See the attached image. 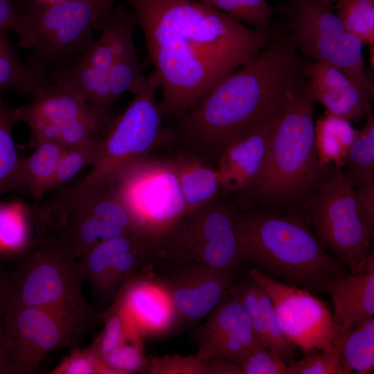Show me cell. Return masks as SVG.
Wrapping results in <instances>:
<instances>
[{
	"mask_svg": "<svg viewBox=\"0 0 374 374\" xmlns=\"http://www.w3.org/2000/svg\"><path fill=\"white\" fill-rule=\"evenodd\" d=\"M161 91L163 118H179L258 53L276 29L250 28L193 0H126Z\"/></svg>",
	"mask_w": 374,
	"mask_h": 374,
	"instance_id": "cell-1",
	"label": "cell"
},
{
	"mask_svg": "<svg viewBox=\"0 0 374 374\" xmlns=\"http://www.w3.org/2000/svg\"><path fill=\"white\" fill-rule=\"evenodd\" d=\"M305 62L281 24L258 53L177 118L173 139L216 164L231 139L281 110L302 87Z\"/></svg>",
	"mask_w": 374,
	"mask_h": 374,
	"instance_id": "cell-2",
	"label": "cell"
},
{
	"mask_svg": "<svg viewBox=\"0 0 374 374\" xmlns=\"http://www.w3.org/2000/svg\"><path fill=\"white\" fill-rule=\"evenodd\" d=\"M314 104L307 79L283 109L262 168L242 191L246 205L241 208L302 214L308 211L319 189L333 173L318 159Z\"/></svg>",
	"mask_w": 374,
	"mask_h": 374,
	"instance_id": "cell-3",
	"label": "cell"
},
{
	"mask_svg": "<svg viewBox=\"0 0 374 374\" xmlns=\"http://www.w3.org/2000/svg\"><path fill=\"white\" fill-rule=\"evenodd\" d=\"M304 215L235 207V233L244 263L272 278L321 292L327 280L346 269L323 247Z\"/></svg>",
	"mask_w": 374,
	"mask_h": 374,
	"instance_id": "cell-4",
	"label": "cell"
},
{
	"mask_svg": "<svg viewBox=\"0 0 374 374\" xmlns=\"http://www.w3.org/2000/svg\"><path fill=\"white\" fill-rule=\"evenodd\" d=\"M158 88L159 80L152 71L107 135L98 140V153L89 172L64 194L60 202L72 204L108 188L132 163L150 156L161 144L171 142L172 131L162 125Z\"/></svg>",
	"mask_w": 374,
	"mask_h": 374,
	"instance_id": "cell-5",
	"label": "cell"
},
{
	"mask_svg": "<svg viewBox=\"0 0 374 374\" xmlns=\"http://www.w3.org/2000/svg\"><path fill=\"white\" fill-rule=\"evenodd\" d=\"M103 315L87 301L7 311L3 332L10 374L35 373L50 353L78 348Z\"/></svg>",
	"mask_w": 374,
	"mask_h": 374,
	"instance_id": "cell-6",
	"label": "cell"
},
{
	"mask_svg": "<svg viewBox=\"0 0 374 374\" xmlns=\"http://www.w3.org/2000/svg\"><path fill=\"white\" fill-rule=\"evenodd\" d=\"M274 9L299 53L335 66L373 97V86L363 60V44L346 30L332 6L320 0H287Z\"/></svg>",
	"mask_w": 374,
	"mask_h": 374,
	"instance_id": "cell-7",
	"label": "cell"
},
{
	"mask_svg": "<svg viewBox=\"0 0 374 374\" xmlns=\"http://www.w3.org/2000/svg\"><path fill=\"white\" fill-rule=\"evenodd\" d=\"M116 0H65L47 6H33V41L29 64L49 74L82 56L94 42Z\"/></svg>",
	"mask_w": 374,
	"mask_h": 374,
	"instance_id": "cell-8",
	"label": "cell"
},
{
	"mask_svg": "<svg viewBox=\"0 0 374 374\" xmlns=\"http://www.w3.org/2000/svg\"><path fill=\"white\" fill-rule=\"evenodd\" d=\"M109 187L129 213L136 232L158 245L186 214L171 159H139Z\"/></svg>",
	"mask_w": 374,
	"mask_h": 374,
	"instance_id": "cell-9",
	"label": "cell"
},
{
	"mask_svg": "<svg viewBox=\"0 0 374 374\" xmlns=\"http://www.w3.org/2000/svg\"><path fill=\"white\" fill-rule=\"evenodd\" d=\"M235 210L217 197L186 213L159 244L156 260L238 272L244 262L235 229Z\"/></svg>",
	"mask_w": 374,
	"mask_h": 374,
	"instance_id": "cell-10",
	"label": "cell"
},
{
	"mask_svg": "<svg viewBox=\"0 0 374 374\" xmlns=\"http://www.w3.org/2000/svg\"><path fill=\"white\" fill-rule=\"evenodd\" d=\"M15 259L7 311L87 301L78 258L54 238L38 235Z\"/></svg>",
	"mask_w": 374,
	"mask_h": 374,
	"instance_id": "cell-11",
	"label": "cell"
},
{
	"mask_svg": "<svg viewBox=\"0 0 374 374\" xmlns=\"http://www.w3.org/2000/svg\"><path fill=\"white\" fill-rule=\"evenodd\" d=\"M355 192L343 168L334 166L308 211L321 244L351 273L365 270L374 235L357 211Z\"/></svg>",
	"mask_w": 374,
	"mask_h": 374,
	"instance_id": "cell-12",
	"label": "cell"
},
{
	"mask_svg": "<svg viewBox=\"0 0 374 374\" xmlns=\"http://www.w3.org/2000/svg\"><path fill=\"white\" fill-rule=\"evenodd\" d=\"M249 278L269 296L284 337L304 354L330 351L341 332L325 302L307 289L272 278L251 267Z\"/></svg>",
	"mask_w": 374,
	"mask_h": 374,
	"instance_id": "cell-13",
	"label": "cell"
},
{
	"mask_svg": "<svg viewBox=\"0 0 374 374\" xmlns=\"http://www.w3.org/2000/svg\"><path fill=\"white\" fill-rule=\"evenodd\" d=\"M159 278L170 294L179 318V330L206 317L236 280L237 271L216 269L194 262L171 263Z\"/></svg>",
	"mask_w": 374,
	"mask_h": 374,
	"instance_id": "cell-14",
	"label": "cell"
},
{
	"mask_svg": "<svg viewBox=\"0 0 374 374\" xmlns=\"http://www.w3.org/2000/svg\"><path fill=\"white\" fill-rule=\"evenodd\" d=\"M197 357L205 362L212 357L229 359L238 366L247 352L260 342L239 301L228 291L191 333Z\"/></svg>",
	"mask_w": 374,
	"mask_h": 374,
	"instance_id": "cell-15",
	"label": "cell"
},
{
	"mask_svg": "<svg viewBox=\"0 0 374 374\" xmlns=\"http://www.w3.org/2000/svg\"><path fill=\"white\" fill-rule=\"evenodd\" d=\"M114 300L121 304L143 339L179 330V318L169 291L157 277L134 275L122 284Z\"/></svg>",
	"mask_w": 374,
	"mask_h": 374,
	"instance_id": "cell-16",
	"label": "cell"
},
{
	"mask_svg": "<svg viewBox=\"0 0 374 374\" xmlns=\"http://www.w3.org/2000/svg\"><path fill=\"white\" fill-rule=\"evenodd\" d=\"M283 109L240 133L222 150L215 168L224 191H244L252 184L262 168Z\"/></svg>",
	"mask_w": 374,
	"mask_h": 374,
	"instance_id": "cell-17",
	"label": "cell"
},
{
	"mask_svg": "<svg viewBox=\"0 0 374 374\" xmlns=\"http://www.w3.org/2000/svg\"><path fill=\"white\" fill-rule=\"evenodd\" d=\"M106 113L91 106L73 90L53 83L29 103L13 109V118L15 123L21 121L29 126L35 141L57 142L62 126L80 118L105 117Z\"/></svg>",
	"mask_w": 374,
	"mask_h": 374,
	"instance_id": "cell-18",
	"label": "cell"
},
{
	"mask_svg": "<svg viewBox=\"0 0 374 374\" xmlns=\"http://www.w3.org/2000/svg\"><path fill=\"white\" fill-rule=\"evenodd\" d=\"M305 71L311 98L327 112L356 121L371 110L369 96L335 66L307 60Z\"/></svg>",
	"mask_w": 374,
	"mask_h": 374,
	"instance_id": "cell-19",
	"label": "cell"
},
{
	"mask_svg": "<svg viewBox=\"0 0 374 374\" xmlns=\"http://www.w3.org/2000/svg\"><path fill=\"white\" fill-rule=\"evenodd\" d=\"M136 24L133 12L119 4L114 6L103 26L107 32L113 57L110 91L114 103L127 91L136 93L146 81L133 40Z\"/></svg>",
	"mask_w": 374,
	"mask_h": 374,
	"instance_id": "cell-20",
	"label": "cell"
},
{
	"mask_svg": "<svg viewBox=\"0 0 374 374\" xmlns=\"http://www.w3.org/2000/svg\"><path fill=\"white\" fill-rule=\"evenodd\" d=\"M321 292L328 294L333 317L341 326L337 338L343 337L357 321L374 316V254L371 252L364 271L344 273L327 280Z\"/></svg>",
	"mask_w": 374,
	"mask_h": 374,
	"instance_id": "cell-21",
	"label": "cell"
},
{
	"mask_svg": "<svg viewBox=\"0 0 374 374\" xmlns=\"http://www.w3.org/2000/svg\"><path fill=\"white\" fill-rule=\"evenodd\" d=\"M172 160L186 204V213L218 197L221 187L216 168L194 155L180 156Z\"/></svg>",
	"mask_w": 374,
	"mask_h": 374,
	"instance_id": "cell-22",
	"label": "cell"
},
{
	"mask_svg": "<svg viewBox=\"0 0 374 374\" xmlns=\"http://www.w3.org/2000/svg\"><path fill=\"white\" fill-rule=\"evenodd\" d=\"M35 151L21 159L19 178L21 188H26L35 202L51 191L54 177L66 148L50 140L35 141Z\"/></svg>",
	"mask_w": 374,
	"mask_h": 374,
	"instance_id": "cell-23",
	"label": "cell"
},
{
	"mask_svg": "<svg viewBox=\"0 0 374 374\" xmlns=\"http://www.w3.org/2000/svg\"><path fill=\"white\" fill-rule=\"evenodd\" d=\"M35 210L18 202H0V255L15 258L35 239Z\"/></svg>",
	"mask_w": 374,
	"mask_h": 374,
	"instance_id": "cell-24",
	"label": "cell"
},
{
	"mask_svg": "<svg viewBox=\"0 0 374 374\" xmlns=\"http://www.w3.org/2000/svg\"><path fill=\"white\" fill-rule=\"evenodd\" d=\"M52 84L48 74L19 60L8 32L0 30V94L13 88L35 96Z\"/></svg>",
	"mask_w": 374,
	"mask_h": 374,
	"instance_id": "cell-25",
	"label": "cell"
},
{
	"mask_svg": "<svg viewBox=\"0 0 374 374\" xmlns=\"http://www.w3.org/2000/svg\"><path fill=\"white\" fill-rule=\"evenodd\" d=\"M358 134L349 121L326 112L314 123V145L320 163L343 168L347 152Z\"/></svg>",
	"mask_w": 374,
	"mask_h": 374,
	"instance_id": "cell-26",
	"label": "cell"
},
{
	"mask_svg": "<svg viewBox=\"0 0 374 374\" xmlns=\"http://www.w3.org/2000/svg\"><path fill=\"white\" fill-rule=\"evenodd\" d=\"M334 345L341 351L345 374H368L374 371V317L355 323Z\"/></svg>",
	"mask_w": 374,
	"mask_h": 374,
	"instance_id": "cell-27",
	"label": "cell"
},
{
	"mask_svg": "<svg viewBox=\"0 0 374 374\" xmlns=\"http://www.w3.org/2000/svg\"><path fill=\"white\" fill-rule=\"evenodd\" d=\"M366 121L350 146L343 170L350 184L360 185L374 180V116L368 112Z\"/></svg>",
	"mask_w": 374,
	"mask_h": 374,
	"instance_id": "cell-28",
	"label": "cell"
},
{
	"mask_svg": "<svg viewBox=\"0 0 374 374\" xmlns=\"http://www.w3.org/2000/svg\"><path fill=\"white\" fill-rule=\"evenodd\" d=\"M105 323L101 333L89 346L97 357L103 362L106 355L118 345L127 341H143L121 304L114 300L112 305L103 312Z\"/></svg>",
	"mask_w": 374,
	"mask_h": 374,
	"instance_id": "cell-29",
	"label": "cell"
},
{
	"mask_svg": "<svg viewBox=\"0 0 374 374\" xmlns=\"http://www.w3.org/2000/svg\"><path fill=\"white\" fill-rule=\"evenodd\" d=\"M13 109L0 96V196L21 188L19 178L20 158L12 137Z\"/></svg>",
	"mask_w": 374,
	"mask_h": 374,
	"instance_id": "cell-30",
	"label": "cell"
},
{
	"mask_svg": "<svg viewBox=\"0 0 374 374\" xmlns=\"http://www.w3.org/2000/svg\"><path fill=\"white\" fill-rule=\"evenodd\" d=\"M332 9L348 32L373 45L374 0H335Z\"/></svg>",
	"mask_w": 374,
	"mask_h": 374,
	"instance_id": "cell-31",
	"label": "cell"
},
{
	"mask_svg": "<svg viewBox=\"0 0 374 374\" xmlns=\"http://www.w3.org/2000/svg\"><path fill=\"white\" fill-rule=\"evenodd\" d=\"M212 7L240 23H246L255 30L268 31L274 8L267 0H193Z\"/></svg>",
	"mask_w": 374,
	"mask_h": 374,
	"instance_id": "cell-32",
	"label": "cell"
},
{
	"mask_svg": "<svg viewBox=\"0 0 374 374\" xmlns=\"http://www.w3.org/2000/svg\"><path fill=\"white\" fill-rule=\"evenodd\" d=\"M98 150V140L66 148L60 161L52 189H57L87 166H91Z\"/></svg>",
	"mask_w": 374,
	"mask_h": 374,
	"instance_id": "cell-33",
	"label": "cell"
},
{
	"mask_svg": "<svg viewBox=\"0 0 374 374\" xmlns=\"http://www.w3.org/2000/svg\"><path fill=\"white\" fill-rule=\"evenodd\" d=\"M287 374H345L339 348L330 351L315 350L303 358L287 362Z\"/></svg>",
	"mask_w": 374,
	"mask_h": 374,
	"instance_id": "cell-34",
	"label": "cell"
},
{
	"mask_svg": "<svg viewBox=\"0 0 374 374\" xmlns=\"http://www.w3.org/2000/svg\"><path fill=\"white\" fill-rule=\"evenodd\" d=\"M114 374L146 372L148 360L143 354V341H127L110 350L103 359Z\"/></svg>",
	"mask_w": 374,
	"mask_h": 374,
	"instance_id": "cell-35",
	"label": "cell"
},
{
	"mask_svg": "<svg viewBox=\"0 0 374 374\" xmlns=\"http://www.w3.org/2000/svg\"><path fill=\"white\" fill-rule=\"evenodd\" d=\"M238 366L242 374H287V363L261 342L247 352Z\"/></svg>",
	"mask_w": 374,
	"mask_h": 374,
	"instance_id": "cell-36",
	"label": "cell"
},
{
	"mask_svg": "<svg viewBox=\"0 0 374 374\" xmlns=\"http://www.w3.org/2000/svg\"><path fill=\"white\" fill-rule=\"evenodd\" d=\"M149 374H206L205 362L197 355H168L148 360Z\"/></svg>",
	"mask_w": 374,
	"mask_h": 374,
	"instance_id": "cell-37",
	"label": "cell"
},
{
	"mask_svg": "<svg viewBox=\"0 0 374 374\" xmlns=\"http://www.w3.org/2000/svg\"><path fill=\"white\" fill-rule=\"evenodd\" d=\"M0 30L15 33L21 47L31 48L33 33L30 17L19 11L12 0H0Z\"/></svg>",
	"mask_w": 374,
	"mask_h": 374,
	"instance_id": "cell-38",
	"label": "cell"
},
{
	"mask_svg": "<svg viewBox=\"0 0 374 374\" xmlns=\"http://www.w3.org/2000/svg\"><path fill=\"white\" fill-rule=\"evenodd\" d=\"M105 364L97 357L88 346L84 349L79 347L73 349L71 353L64 357L50 374H103Z\"/></svg>",
	"mask_w": 374,
	"mask_h": 374,
	"instance_id": "cell-39",
	"label": "cell"
},
{
	"mask_svg": "<svg viewBox=\"0 0 374 374\" xmlns=\"http://www.w3.org/2000/svg\"><path fill=\"white\" fill-rule=\"evenodd\" d=\"M355 193L357 211L368 229L374 234V180L359 185Z\"/></svg>",
	"mask_w": 374,
	"mask_h": 374,
	"instance_id": "cell-40",
	"label": "cell"
},
{
	"mask_svg": "<svg viewBox=\"0 0 374 374\" xmlns=\"http://www.w3.org/2000/svg\"><path fill=\"white\" fill-rule=\"evenodd\" d=\"M9 258L0 255V319L7 312L12 285L13 269L6 264Z\"/></svg>",
	"mask_w": 374,
	"mask_h": 374,
	"instance_id": "cell-41",
	"label": "cell"
},
{
	"mask_svg": "<svg viewBox=\"0 0 374 374\" xmlns=\"http://www.w3.org/2000/svg\"><path fill=\"white\" fill-rule=\"evenodd\" d=\"M205 362L206 374H242L240 367L220 357H212Z\"/></svg>",
	"mask_w": 374,
	"mask_h": 374,
	"instance_id": "cell-42",
	"label": "cell"
},
{
	"mask_svg": "<svg viewBox=\"0 0 374 374\" xmlns=\"http://www.w3.org/2000/svg\"><path fill=\"white\" fill-rule=\"evenodd\" d=\"M0 374H10L8 357L5 347L3 319H0Z\"/></svg>",
	"mask_w": 374,
	"mask_h": 374,
	"instance_id": "cell-43",
	"label": "cell"
},
{
	"mask_svg": "<svg viewBox=\"0 0 374 374\" xmlns=\"http://www.w3.org/2000/svg\"><path fill=\"white\" fill-rule=\"evenodd\" d=\"M65 0H24L21 12H25L33 6H47L60 3Z\"/></svg>",
	"mask_w": 374,
	"mask_h": 374,
	"instance_id": "cell-44",
	"label": "cell"
},
{
	"mask_svg": "<svg viewBox=\"0 0 374 374\" xmlns=\"http://www.w3.org/2000/svg\"><path fill=\"white\" fill-rule=\"evenodd\" d=\"M17 9L21 11L24 0H12Z\"/></svg>",
	"mask_w": 374,
	"mask_h": 374,
	"instance_id": "cell-45",
	"label": "cell"
},
{
	"mask_svg": "<svg viewBox=\"0 0 374 374\" xmlns=\"http://www.w3.org/2000/svg\"><path fill=\"white\" fill-rule=\"evenodd\" d=\"M320 1H321L323 3L330 6H332L335 2V0H320Z\"/></svg>",
	"mask_w": 374,
	"mask_h": 374,
	"instance_id": "cell-46",
	"label": "cell"
}]
</instances>
